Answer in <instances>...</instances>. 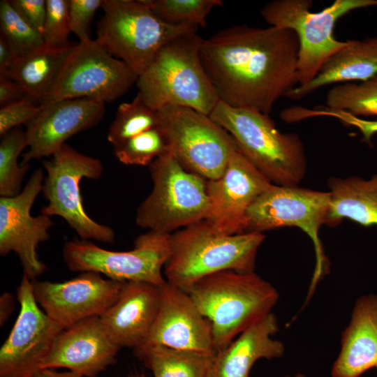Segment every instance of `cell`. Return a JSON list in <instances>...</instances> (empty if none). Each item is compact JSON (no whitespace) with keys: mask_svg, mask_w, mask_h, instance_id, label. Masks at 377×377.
I'll list each match as a JSON object with an SVG mask.
<instances>
[{"mask_svg":"<svg viewBox=\"0 0 377 377\" xmlns=\"http://www.w3.org/2000/svg\"><path fill=\"white\" fill-rule=\"evenodd\" d=\"M294 31L235 25L202 40L200 56L220 101L268 114L298 85Z\"/></svg>","mask_w":377,"mask_h":377,"instance_id":"cell-1","label":"cell"},{"mask_svg":"<svg viewBox=\"0 0 377 377\" xmlns=\"http://www.w3.org/2000/svg\"><path fill=\"white\" fill-rule=\"evenodd\" d=\"M265 239L260 232L227 235L202 220L170 235L169 255L163 267L166 281L184 290L214 273L254 272Z\"/></svg>","mask_w":377,"mask_h":377,"instance_id":"cell-2","label":"cell"},{"mask_svg":"<svg viewBox=\"0 0 377 377\" xmlns=\"http://www.w3.org/2000/svg\"><path fill=\"white\" fill-rule=\"evenodd\" d=\"M184 291L209 320L216 353L271 313L279 297L277 290L255 272H218Z\"/></svg>","mask_w":377,"mask_h":377,"instance_id":"cell-3","label":"cell"},{"mask_svg":"<svg viewBox=\"0 0 377 377\" xmlns=\"http://www.w3.org/2000/svg\"><path fill=\"white\" fill-rule=\"evenodd\" d=\"M202 40L190 32L159 50L136 82L138 94L149 106L186 107L209 116L219 99L202 64Z\"/></svg>","mask_w":377,"mask_h":377,"instance_id":"cell-4","label":"cell"},{"mask_svg":"<svg viewBox=\"0 0 377 377\" xmlns=\"http://www.w3.org/2000/svg\"><path fill=\"white\" fill-rule=\"evenodd\" d=\"M209 117L234 138L243 155L273 184L296 186L306 171L304 145L279 131L268 114L219 101Z\"/></svg>","mask_w":377,"mask_h":377,"instance_id":"cell-5","label":"cell"},{"mask_svg":"<svg viewBox=\"0 0 377 377\" xmlns=\"http://www.w3.org/2000/svg\"><path fill=\"white\" fill-rule=\"evenodd\" d=\"M312 0H274L260 15L272 27L291 29L299 40L297 86L308 84L325 64L348 44L335 38L339 19L352 10L377 6V0H335L318 12L311 10Z\"/></svg>","mask_w":377,"mask_h":377,"instance_id":"cell-6","label":"cell"},{"mask_svg":"<svg viewBox=\"0 0 377 377\" xmlns=\"http://www.w3.org/2000/svg\"><path fill=\"white\" fill-rule=\"evenodd\" d=\"M101 8L104 14L95 40L129 66L138 77L165 45L198 29L193 25L163 22L145 0H103Z\"/></svg>","mask_w":377,"mask_h":377,"instance_id":"cell-7","label":"cell"},{"mask_svg":"<svg viewBox=\"0 0 377 377\" xmlns=\"http://www.w3.org/2000/svg\"><path fill=\"white\" fill-rule=\"evenodd\" d=\"M149 167L153 187L137 209L138 226L171 234L207 219V179L184 169L170 150Z\"/></svg>","mask_w":377,"mask_h":377,"instance_id":"cell-8","label":"cell"},{"mask_svg":"<svg viewBox=\"0 0 377 377\" xmlns=\"http://www.w3.org/2000/svg\"><path fill=\"white\" fill-rule=\"evenodd\" d=\"M330 200L329 191L272 184L250 206L245 217L244 232L263 233L295 226L310 237L315 250L316 266L305 304L328 271L319 230L322 225L327 223Z\"/></svg>","mask_w":377,"mask_h":377,"instance_id":"cell-9","label":"cell"},{"mask_svg":"<svg viewBox=\"0 0 377 377\" xmlns=\"http://www.w3.org/2000/svg\"><path fill=\"white\" fill-rule=\"evenodd\" d=\"M158 111V126L183 168L207 180L218 179L238 149L232 135L209 116L192 108L168 105Z\"/></svg>","mask_w":377,"mask_h":377,"instance_id":"cell-10","label":"cell"},{"mask_svg":"<svg viewBox=\"0 0 377 377\" xmlns=\"http://www.w3.org/2000/svg\"><path fill=\"white\" fill-rule=\"evenodd\" d=\"M46 171L42 192L47 205L41 214L64 219L83 240L93 239L112 244L115 233L87 214L80 184L83 178L98 179L103 171L101 160L65 144L50 160L43 162Z\"/></svg>","mask_w":377,"mask_h":377,"instance_id":"cell-11","label":"cell"},{"mask_svg":"<svg viewBox=\"0 0 377 377\" xmlns=\"http://www.w3.org/2000/svg\"><path fill=\"white\" fill-rule=\"evenodd\" d=\"M149 230L138 236L134 248L126 251L103 249L87 240H73L65 244L63 257L73 272H93L119 281H140L162 286L163 274L169 255V237Z\"/></svg>","mask_w":377,"mask_h":377,"instance_id":"cell-12","label":"cell"},{"mask_svg":"<svg viewBox=\"0 0 377 377\" xmlns=\"http://www.w3.org/2000/svg\"><path fill=\"white\" fill-rule=\"evenodd\" d=\"M138 78L129 66L113 57L95 40L80 42L40 105L73 98L112 101L124 94Z\"/></svg>","mask_w":377,"mask_h":377,"instance_id":"cell-13","label":"cell"},{"mask_svg":"<svg viewBox=\"0 0 377 377\" xmlns=\"http://www.w3.org/2000/svg\"><path fill=\"white\" fill-rule=\"evenodd\" d=\"M20 311L0 349V377H31L41 369L64 329L42 310L25 275L17 290Z\"/></svg>","mask_w":377,"mask_h":377,"instance_id":"cell-14","label":"cell"},{"mask_svg":"<svg viewBox=\"0 0 377 377\" xmlns=\"http://www.w3.org/2000/svg\"><path fill=\"white\" fill-rule=\"evenodd\" d=\"M44 179L43 170L36 169L20 193L0 198V254L5 256L15 252L24 275L31 281L46 269L37 249L40 242L49 239V230L54 225L50 216L31 214L34 201L43 190Z\"/></svg>","mask_w":377,"mask_h":377,"instance_id":"cell-15","label":"cell"},{"mask_svg":"<svg viewBox=\"0 0 377 377\" xmlns=\"http://www.w3.org/2000/svg\"><path fill=\"white\" fill-rule=\"evenodd\" d=\"M126 281L84 272L64 282L32 280L34 295L46 314L64 330L93 316H101L117 300Z\"/></svg>","mask_w":377,"mask_h":377,"instance_id":"cell-16","label":"cell"},{"mask_svg":"<svg viewBox=\"0 0 377 377\" xmlns=\"http://www.w3.org/2000/svg\"><path fill=\"white\" fill-rule=\"evenodd\" d=\"M271 184L237 149L223 174L207 180L210 209L205 220L222 233H243L247 210Z\"/></svg>","mask_w":377,"mask_h":377,"instance_id":"cell-17","label":"cell"},{"mask_svg":"<svg viewBox=\"0 0 377 377\" xmlns=\"http://www.w3.org/2000/svg\"><path fill=\"white\" fill-rule=\"evenodd\" d=\"M40 106L26 125L28 149L22 155L23 165L52 156L72 135L97 124L105 113L104 102L89 98L64 99Z\"/></svg>","mask_w":377,"mask_h":377,"instance_id":"cell-18","label":"cell"},{"mask_svg":"<svg viewBox=\"0 0 377 377\" xmlns=\"http://www.w3.org/2000/svg\"><path fill=\"white\" fill-rule=\"evenodd\" d=\"M144 344L216 353L209 320L186 291L167 281L161 286L158 312Z\"/></svg>","mask_w":377,"mask_h":377,"instance_id":"cell-19","label":"cell"},{"mask_svg":"<svg viewBox=\"0 0 377 377\" xmlns=\"http://www.w3.org/2000/svg\"><path fill=\"white\" fill-rule=\"evenodd\" d=\"M120 348L99 316L87 318L58 335L41 369L66 368L82 377H96L115 363Z\"/></svg>","mask_w":377,"mask_h":377,"instance_id":"cell-20","label":"cell"},{"mask_svg":"<svg viewBox=\"0 0 377 377\" xmlns=\"http://www.w3.org/2000/svg\"><path fill=\"white\" fill-rule=\"evenodd\" d=\"M161 286L145 282L126 281L117 301L101 316L110 338L120 348L143 345L157 316Z\"/></svg>","mask_w":377,"mask_h":377,"instance_id":"cell-21","label":"cell"},{"mask_svg":"<svg viewBox=\"0 0 377 377\" xmlns=\"http://www.w3.org/2000/svg\"><path fill=\"white\" fill-rule=\"evenodd\" d=\"M278 331L277 318L271 312L217 351L206 377H249L257 360L281 357L284 345L272 338Z\"/></svg>","mask_w":377,"mask_h":377,"instance_id":"cell-22","label":"cell"},{"mask_svg":"<svg viewBox=\"0 0 377 377\" xmlns=\"http://www.w3.org/2000/svg\"><path fill=\"white\" fill-rule=\"evenodd\" d=\"M377 369V296L357 299L349 324L341 334V349L332 367V377H359Z\"/></svg>","mask_w":377,"mask_h":377,"instance_id":"cell-23","label":"cell"},{"mask_svg":"<svg viewBox=\"0 0 377 377\" xmlns=\"http://www.w3.org/2000/svg\"><path fill=\"white\" fill-rule=\"evenodd\" d=\"M377 75V36L348 40L310 82L297 86L286 97L301 100L317 89L332 84L363 82Z\"/></svg>","mask_w":377,"mask_h":377,"instance_id":"cell-24","label":"cell"},{"mask_svg":"<svg viewBox=\"0 0 377 377\" xmlns=\"http://www.w3.org/2000/svg\"><path fill=\"white\" fill-rule=\"evenodd\" d=\"M327 224L349 219L364 226L377 225V173L370 179L358 177L331 178Z\"/></svg>","mask_w":377,"mask_h":377,"instance_id":"cell-25","label":"cell"},{"mask_svg":"<svg viewBox=\"0 0 377 377\" xmlns=\"http://www.w3.org/2000/svg\"><path fill=\"white\" fill-rule=\"evenodd\" d=\"M73 47L43 46L19 57L5 76L17 82L31 100L40 101L54 87Z\"/></svg>","mask_w":377,"mask_h":377,"instance_id":"cell-26","label":"cell"},{"mask_svg":"<svg viewBox=\"0 0 377 377\" xmlns=\"http://www.w3.org/2000/svg\"><path fill=\"white\" fill-rule=\"evenodd\" d=\"M133 351L154 377H206L216 354L158 344H144Z\"/></svg>","mask_w":377,"mask_h":377,"instance_id":"cell-27","label":"cell"},{"mask_svg":"<svg viewBox=\"0 0 377 377\" xmlns=\"http://www.w3.org/2000/svg\"><path fill=\"white\" fill-rule=\"evenodd\" d=\"M1 138L0 195L13 197L21 192L24 177L30 168L29 163H17L20 154L28 147V141L25 131L20 127L10 130Z\"/></svg>","mask_w":377,"mask_h":377,"instance_id":"cell-28","label":"cell"},{"mask_svg":"<svg viewBox=\"0 0 377 377\" xmlns=\"http://www.w3.org/2000/svg\"><path fill=\"white\" fill-rule=\"evenodd\" d=\"M158 111L149 106L137 94L128 103L119 105L107 138L113 146L158 126Z\"/></svg>","mask_w":377,"mask_h":377,"instance_id":"cell-29","label":"cell"},{"mask_svg":"<svg viewBox=\"0 0 377 377\" xmlns=\"http://www.w3.org/2000/svg\"><path fill=\"white\" fill-rule=\"evenodd\" d=\"M326 107L346 111L357 117L377 116V75L363 82H345L331 88Z\"/></svg>","mask_w":377,"mask_h":377,"instance_id":"cell-30","label":"cell"},{"mask_svg":"<svg viewBox=\"0 0 377 377\" xmlns=\"http://www.w3.org/2000/svg\"><path fill=\"white\" fill-rule=\"evenodd\" d=\"M151 11L170 24H188L205 27L213 8L223 5L221 0H145Z\"/></svg>","mask_w":377,"mask_h":377,"instance_id":"cell-31","label":"cell"},{"mask_svg":"<svg viewBox=\"0 0 377 377\" xmlns=\"http://www.w3.org/2000/svg\"><path fill=\"white\" fill-rule=\"evenodd\" d=\"M113 147L116 158L130 165H149L169 150L166 138L158 126Z\"/></svg>","mask_w":377,"mask_h":377,"instance_id":"cell-32","label":"cell"},{"mask_svg":"<svg viewBox=\"0 0 377 377\" xmlns=\"http://www.w3.org/2000/svg\"><path fill=\"white\" fill-rule=\"evenodd\" d=\"M0 35L18 57L45 46L43 35L21 17L8 0L0 1Z\"/></svg>","mask_w":377,"mask_h":377,"instance_id":"cell-33","label":"cell"},{"mask_svg":"<svg viewBox=\"0 0 377 377\" xmlns=\"http://www.w3.org/2000/svg\"><path fill=\"white\" fill-rule=\"evenodd\" d=\"M47 11L43 31L45 46L61 48L70 45L69 0H46Z\"/></svg>","mask_w":377,"mask_h":377,"instance_id":"cell-34","label":"cell"},{"mask_svg":"<svg viewBox=\"0 0 377 377\" xmlns=\"http://www.w3.org/2000/svg\"><path fill=\"white\" fill-rule=\"evenodd\" d=\"M103 0H69V21L71 32L86 42L89 36V26L96 10L102 7Z\"/></svg>","mask_w":377,"mask_h":377,"instance_id":"cell-35","label":"cell"},{"mask_svg":"<svg viewBox=\"0 0 377 377\" xmlns=\"http://www.w3.org/2000/svg\"><path fill=\"white\" fill-rule=\"evenodd\" d=\"M40 110L41 106L35 105L33 100L30 98H25L1 107L0 109V135H3L20 125L26 126Z\"/></svg>","mask_w":377,"mask_h":377,"instance_id":"cell-36","label":"cell"},{"mask_svg":"<svg viewBox=\"0 0 377 377\" xmlns=\"http://www.w3.org/2000/svg\"><path fill=\"white\" fill-rule=\"evenodd\" d=\"M311 115L312 117H333L346 125L354 126L361 132L364 140L369 143L372 136L377 133V120H366L344 110L318 106L311 110Z\"/></svg>","mask_w":377,"mask_h":377,"instance_id":"cell-37","label":"cell"},{"mask_svg":"<svg viewBox=\"0 0 377 377\" xmlns=\"http://www.w3.org/2000/svg\"><path fill=\"white\" fill-rule=\"evenodd\" d=\"M15 10L30 26L43 35L46 17L45 0H10Z\"/></svg>","mask_w":377,"mask_h":377,"instance_id":"cell-38","label":"cell"},{"mask_svg":"<svg viewBox=\"0 0 377 377\" xmlns=\"http://www.w3.org/2000/svg\"><path fill=\"white\" fill-rule=\"evenodd\" d=\"M25 98H30L17 82L8 77L0 75L1 108Z\"/></svg>","mask_w":377,"mask_h":377,"instance_id":"cell-39","label":"cell"},{"mask_svg":"<svg viewBox=\"0 0 377 377\" xmlns=\"http://www.w3.org/2000/svg\"><path fill=\"white\" fill-rule=\"evenodd\" d=\"M17 58L18 56L10 45L0 35V75H6Z\"/></svg>","mask_w":377,"mask_h":377,"instance_id":"cell-40","label":"cell"},{"mask_svg":"<svg viewBox=\"0 0 377 377\" xmlns=\"http://www.w3.org/2000/svg\"><path fill=\"white\" fill-rule=\"evenodd\" d=\"M1 325L3 324L13 309V298L11 294L4 293L1 296Z\"/></svg>","mask_w":377,"mask_h":377,"instance_id":"cell-41","label":"cell"},{"mask_svg":"<svg viewBox=\"0 0 377 377\" xmlns=\"http://www.w3.org/2000/svg\"><path fill=\"white\" fill-rule=\"evenodd\" d=\"M31 377H82L71 371H57L55 369H43L36 372Z\"/></svg>","mask_w":377,"mask_h":377,"instance_id":"cell-42","label":"cell"},{"mask_svg":"<svg viewBox=\"0 0 377 377\" xmlns=\"http://www.w3.org/2000/svg\"><path fill=\"white\" fill-rule=\"evenodd\" d=\"M280 377H306L304 374H296L295 376H280Z\"/></svg>","mask_w":377,"mask_h":377,"instance_id":"cell-43","label":"cell"}]
</instances>
